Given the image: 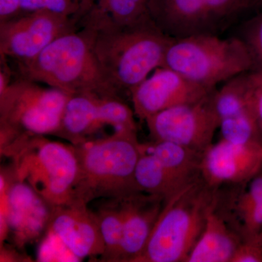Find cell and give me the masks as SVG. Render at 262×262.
Listing matches in <instances>:
<instances>
[{
	"label": "cell",
	"mask_w": 262,
	"mask_h": 262,
	"mask_svg": "<svg viewBox=\"0 0 262 262\" xmlns=\"http://www.w3.org/2000/svg\"><path fill=\"white\" fill-rule=\"evenodd\" d=\"M85 30L98 63L122 98H130L138 85L163 67L172 40L150 18L130 25Z\"/></svg>",
	"instance_id": "6da1fadb"
},
{
	"label": "cell",
	"mask_w": 262,
	"mask_h": 262,
	"mask_svg": "<svg viewBox=\"0 0 262 262\" xmlns=\"http://www.w3.org/2000/svg\"><path fill=\"white\" fill-rule=\"evenodd\" d=\"M14 63L15 77L44 83L70 95L90 94L122 98L98 63L91 36L85 29L63 34L35 58Z\"/></svg>",
	"instance_id": "7a4b0ae2"
},
{
	"label": "cell",
	"mask_w": 262,
	"mask_h": 262,
	"mask_svg": "<svg viewBox=\"0 0 262 262\" xmlns=\"http://www.w3.org/2000/svg\"><path fill=\"white\" fill-rule=\"evenodd\" d=\"M72 146L78 162L72 201L90 205L141 191L135 179L141 154L137 133L117 131Z\"/></svg>",
	"instance_id": "3957f363"
},
{
	"label": "cell",
	"mask_w": 262,
	"mask_h": 262,
	"mask_svg": "<svg viewBox=\"0 0 262 262\" xmlns=\"http://www.w3.org/2000/svg\"><path fill=\"white\" fill-rule=\"evenodd\" d=\"M216 191L201 176L167 200L136 262L187 261L214 205Z\"/></svg>",
	"instance_id": "277c9868"
},
{
	"label": "cell",
	"mask_w": 262,
	"mask_h": 262,
	"mask_svg": "<svg viewBox=\"0 0 262 262\" xmlns=\"http://www.w3.org/2000/svg\"><path fill=\"white\" fill-rule=\"evenodd\" d=\"M46 136H24L1 149L12 160V175L27 183L52 206L73 201L78 162L72 145Z\"/></svg>",
	"instance_id": "5b68a950"
},
{
	"label": "cell",
	"mask_w": 262,
	"mask_h": 262,
	"mask_svg": "<svg viewBox=\"0 0 262 262\" xmlns=\"http://www.w3.org/2000/svg\"><path fill=\"white\" fill-rule=\"evenodd\" d=\"M163 67L198 85L215 89L219 84L252 72L253 61L237 36L222 38L216 34H200L172 39Z\"/></svg>",
	"instance_id": "8992f818"
},
{
	"label": "cell",
	"mask_w": 262,
	"mask_h": 262,
	"mask_svg": "<svg viewBox=\"0 0 262 262\" xmlns=\"http://www.w3.org/2000/svg\"><path fill=\"white\" fill-rule=\"evenodd\" d=\"M70 95L15 77L0 93V149L20 137L55 136Z\"/></svg>",
	"instance_id": "52a82bcc"
},
{
	"label": "cell",
	"mask_w": 262,
	"mask_h": 262,
	"mask_svg": "<svg viewBox=\"0 0 262 262\" xmlns=\"http://www.w3.org/2000/svg\"><path fill=\"white\" fill-rule=\"evenodd\" d=\"M247 10V0H149L148 4L153 23L172 39L219 35Z\"/></svg>",
	"instance_id": "ba28073f"
},
{
	"label": "cell",
	"mask_w": 262,
	"mask_h": 262,
	"mask_svg": "<svg viewBox=\"0 0 262 262\" xmlns=\"http://www.w3.org/2000/svg\"><path fill=\"white\" fill-rule=\"evenodd\" d=\"M136 115L125 99L90 94L70 95L55 136L77 145L95 139L106 127L137 133Z\"/></svg>",
	"instance_id": "9c48e42d"
},
{
	"label": "cell",
	"mask_w": 262,
	"mask_h": 262,
	"mask_svg": "<svg viewBox=\"0 0 262 262\" xmlns=\"http://www.w3.org/2000/svg\"><path fill=\"white\" fill-rule=\"evenodd\" d=\"M10 177L5 182L1 176V239L7 236L15 247L24 249L46 234L54 206L11 172Z\"/></svg>",
	"instance_id": "30bf717a"
},
{
	"label": "cell",
	"mask_w": 262,
	"mask_h": 262,
	"mask_svg": "<svg viewBox=\"0 0 262 262\" xmlns=\"http://www.w3.org/2000/svg\"><path fill=\"white\" fill-rule=\"evenodd\" d=\"M214 91L201 101L167 108L148 117L145 122L153 141H169L204 152L213 144L220 127L213 105Z\"/></svg>",
	"instance_id": "8fae6325"
},
{
	"label": "cell",
	"mask_w": 262,
	"mask_h": 262,
	"mask_svg": "<svg viewBox=\"0 0 262 262\" xmlns=\"http://www.w3.org/2000/svg\"><path fill=\"white\" fill-rule=\"evenodd\" d=\"M76 30L75 15L44 11L22 13L0 24V56L13 62L29 61L57 38Z\"/></svg>",
	"instance_id": "7c38bea8"
},
{
	"label": "cell",
	"mask_w": 262,
	"mask_h": 262,
	"mask_svg": "<svg viewBox=\"0 0 262 262\" xmlns=\"http://www.w3.org/2000/svg\"><path fill=\"white\" fill-rule=\"evenodd\" d=\"M215 90L198 85L176 71L162 67L132 91L130 99L136 117L145 121L167 108L201 101Z\"/></svg>",
	"instance_id": "4fadbf2b"
},
{
	"label": "cell",
	"mask_w": 262,
	"mask_h": 262,
	"mask_svg": "<svg viewBox=\"0 0 262 262\" xmlns=\"http://www.w3.org/2000/svg\"><path fill=\"white\" fill-rule=\"evenodd\" d=\"M261 170L262 142L234 144L221 139L202 156V178L215 189L243 184Z\"/></svg>",
	"instance_id": "5bb4252c"
},
{
	"label": "cell",
	"mask_w": 262,
	"mask_h": 262,
	"mask_svg": "<svg viewBox=\"0 0 262 262\" xmlns=\"http://www.w3.org/2000/svg\"><path fill=\"white\" fill-rule=\"evenodd\" d=\"M48 230L77 260L101 256L105 244L97 217L89 205L72 201L54 207Z\"/></svg>",
	"instance_id": "9a60e30c"
},
{
	"label": "cell",
	"mask_w": 262,
	"mask_h": 262,
	"mask_svg": "<svg viewBox=\"0 0 262 262\" xmlns=\"http://www.w3.org/2000/svg\"><path fill=\"white\" fill-rule=\"evenodd\" d=\"M213 105L222 137L241 140L259 130L249 72L227 81L220 90H215Z\"/></svg>",
	"instance_id": "2e32d148"
},
{
	"label": "cell",
	"mask_w": 262,
	"mask_h": 262,
	"mask_svg": "<svg viewBox=\"0 0 262 262\" xmlns=\"http://www.w3.org/2000/svg\"><path fill=\"white\" fill-rule=\"evenodd\" d=\"M163 196L138 191L121 196L122 237L117 261L136 262L165 204Z\"/></svg>",
	"instance_id": "e0dca14e"
},
{
	"label": "cell",
	"mask_w": 262,
	"mask_h": 262,
	"mask_svg": "<svg viewBox=\"0 0 262 262\" xmlns=\"http://www.w3.org/2000/svg\"><path fill=\"white\" fill-rule=\"evenodd\" d=\"M215 208L242 239L262 233V170L243 184L219 188Z\"/></svg>",
	"instance_id": "ac0fdd59"
},
{
	"label": "cell",
	"mask_w": 262,
	"mask_h": 262,
	"mask_svg": "<svg viewBox=\"0 0 262 262\" xmlns=\"http://www.w3.org/2000/svg\"><path fill=\"white\" fill-rule=\"evenodd\" d=\"M149 0H81L75 15L77 29H99L139 23L149 18Z\"/></svg>",
	"instance_id": "d6986e66"
},
{
	"label": "cell",
	"mask_w": 262,
	"mask_h": 262,
	"mask_svg": "<svg viewBox=\"0 0 262 262\" xmlns=\"http://www.w3.org/2000/svg\"><path fill=\"white\" fill-rule=\"evenodd\" d=\"M215 203L186 262H232L242 237L215 209Z\"/></svg>",
	"instance_id": "ffe728a7"
},
{
	"label": "cell",
	"mask_w": 262,
	"mask_h": 262,
	"mask_svg": "<svg viewBox=\"0 0 262 262\" xmlns=\"http://www.w3.org/2000/svg\"><path fill=\"white\" fill-rule=\"evenodd\" d=\"M135 179L141 191L163 196L166 201L192 182H186L164 167L141 143Z\"/></svg>",
	"instance_id": "44dd1931"
},
{
	"label": "cell",
	"mask_w": 262,
	"mask_h": 262,
	"mask_svg": "<svg viewBox=\"0 0 262 262\" xmlns=\"http://www.w3.org/2000/svg\"><path fill=\"white\" fill-rule=\"evenodd\" d=\"M143 144L164 167L179 178L192 182L201 177L203 153L169 141H153Z\"/></svg>",
	"instance_id": "7402d4cb"
},
{
	"label": "cell",
	"mask_w": 262,
	"mask_h": 262,
	"mask_svg": "<svg viewBox=\"0 0 262 262\" xmlns=\"http://www.w3.org/2000/svg\"><path fill=\"white\" fill-rule=\"evenodd\" d=\"M93 210L97 217L105 244L103 261H117L122 237L121 196L97 200Z\"/></svg>",
	"instance_id": "603a6c76"
},
{
	"label": "cell",
	"mask_w": 262,
	"mask_h": 262,
	"mask_svg": "<svg viewBox=\"0 0 262 262\" xmlns=\"http://www.w3.org/2000/svg\"><path fill=\"white\" fill-rule=\"evenodd\" d=\"M237 37L247 47L253 61L252 72L262 70V10L245 21Z\"/></svg>",
	"instance_id": "cb8c5ba5"
},
{
	"label": "cell",
	"mask_w": 262,
	"mask_h": 262,
	"mask_svg": "<svg viewBox=\"0 0 262 262\" xmlns=\"http://www.w3.org/2000/svg\"><path fill=\"white\" fill-rule=\"evenodd\" d=\"M22 13L49 12L56 14L74 16L80 8L75 0H20Z\"/></svg>",
	"instance_id": "d4e9b609"
},
{
	"label": "cell",
	"mask_w": 262,
	"mask_h": 262,
	"mask_svg": "<svg viewBox=\"0 0 262 262\" xmlns=\"http://www.w3.org/2000/svg\"><path fill=\"white\" fill-rule=\"evenodd\" d=\"M232 262H262V233L243 238Z\"/></svg>",
	"instance_id": "484cf974"
},
{
	"label": "cell",
	"mask_w": 262,
	"mask_h": 262,
	"mask_svg": "<svg viewBox=\"0 0 262 262\" xmlns=\"http://www.w3.org/2000/svg\"><path fill=\"white\" fill-rule=\"evenodd\" d=\"M22 14L20 0H0V24Z\"/></svg>",
	"instance_id": "4316f807"
},
{
	"label": "cell",
	"mask_w": 262,
	"mask_h": 262,
	"mask_svg": "<svg viewBox=\"0 0 262 262\" xmlns=\"http://www.w3.org/2000/svg\"><path fill=\"white\" fill-rule=\"evenodd\" d=\"M249 77L253 89L255 113L262 134V82L256 80L251 75V72H249Z\"/></svg>",
	"instance_id": "83f0119b"
},
{
	"label": "cell",
	"mask_w": 262,
	"mask_h": 262,
	"mask_svg": "<svg viewBox=\"0 0 262 262\" xmlns=\"http://www.w3.org/2000/svg\"><path fill=\"white\" fill-rule=\"evenodd\" d=\"M249 10L262 9V0H247Z\"/></svg>",
	"instance_id": "f1b7e54d"
},
{
	"label": "cell",
	"mask_w": 262,
	"mask_h": 262,
	"mask_svg": "<svg viewBox=\"0 0 262 262\" xmlns=\"http://www.w3.org/2000/svg\"><path fill=\"white\" fill-rule=\"evenodd\" d=\"M252 74L253 77H254L256 80L262 82V70L256 71V72H251Z\"/></svg>",
	"instance_id": "f546056e"
},
{
	"label": "cell",
	"mask_w": 262,
	"mask_h": 262,
	"mask_svg": "<svg viewBox=\"0 0 262 262\" xmlns=\"http://www.w3.org/2000/svg\"><path fill=\"white\" fill-rule=\"evenodd\" d=\"M75 2H77V3H80L81 0H75Z\"/></svg>",
	"instance_id": "4dcf8cb0"
}]
</instances>
